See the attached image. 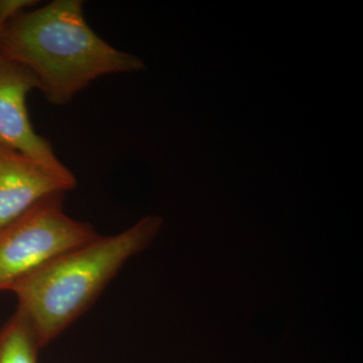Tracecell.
I'll return each mask as SVG.
<instances>
[{
    "mask_svg": "<svg viewBox=\"0 0 363 363\" xmlns=\"http://www.w3.org/2000/svg\"><path fill=\"white\" fill-rule=\"evenodd\" d=\"M0 55L32 72L50 104H69L95 79L145 69L143 62L105 42L90 26L81 0H54L26 9L0 35Z\"/></svg>",
    "mask_w": 363,
    "mask_h": 363,
    "instance_id": "6da1fadb",
    "label": "cell"
},
{
    "mask_svg": "<svg viewBox=\"0 0 363 363\" xmlns=\"http://www.w3.org/2000/svg\"><path fill=\"white\" fill-rule=\"evenodd\" d=\"M162 219L147 216L114 235L63 253L11 288L18 311L28 320L40 347L49 345L79 319L138 253L150 247Z\"/></svg>",
    "mask_w": 363,
    "mask_h": 363,
    "instance_id": "7a4b0ae2",
    "label": "cell"
},
{
    "mask_svg": "<svg viewBox=\"0 0 363 363\" xmlns=\"http://www.w3.org/2000/svg\"><path fill=\"white\" fill-rule=\"evenodd\" d=\"M63 198L49 196L0 229V292L99 235L90 223L65 213Z\"/></svg>",
    "mask_w": 363,
    "mask_h": 363,
    "instance_id": "3957f363",
    "label": "cell"
},
{
    "mask_svg": "<svg viewBox=\"0 0 363 363\" xmlns=\"http://www.w3.org/2000/svg\"><path fill=\"white\" fill-rule=\"evenodd\" d=\"M33 89H39V84L32 72L0 55V145L69 173L51 143L33 130L26 107V97Z\"/></svg>",
    "mask_w": 363,
    "mask_h": 363,
    "instance_id": "277c9868",
    "label": "cell"
},
{
    "mask_svg": "<svg viewBox=\"0 0 363 363\" xmlns=\"http://www.w3.org/2000/svg\"><path fill=\"white\" fill-rule=\"evenodd\" d=\"M77 186L72 172L63 173L23 152L0 145V229L49 196Z\"/></svg>",
    "mask_w": 363,
    "mask_h": 363,
    "instance_id": "5b68a950",
    "label": "cell"
},
{
    "mask_svg": "<svg viewBox=\"0 0 363 363\" xmlns=\"http://www.w3.org/2000/svg\"><path fill=\"white\" fill-rule=\"evenodd\" d=\"M40 350L32 325L16 310L0 328V363H39Z\"/></svg>",
    "mask_w": 363,
    "mask_h": 363,
    "instance_id": "8992f818",
    "label": "cell"
},
{
    "mask_svg": "<svg viewBox=\"0 0 363 363\" xmlns=\"http://www.w3.org/2000/svg\"><path fill=\"white\" fill-rule=\"evenodd\" d=\"M4 26L0 23V35H1L2 30H4Z\"/></svg>",
    "mask_w": 363,
    "mask_h": 363,
    "instance_id": "52a82bcc",
    "label": "cell"
}]
</instances>
